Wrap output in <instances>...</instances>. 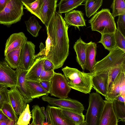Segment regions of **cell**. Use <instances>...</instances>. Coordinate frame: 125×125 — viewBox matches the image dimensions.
<instances>
[{"instance_id":"cell-37","label":"cell","mask_w":125,"mask_h":125,"mask_svg":"<svg viewBox=\"0 0 125 125\" xmlns=\"http://www.w3.org/2000/svg\"><path fill=\"white\" fill-rule=\"evenodd\" d=\"M115 47L125 52V37L117 29L114 33Z\"/></svg>"},{"instance_id":"cell-28","label":"cell","mask_w":125,"mask_h":125,"mask_svg":"<svg viewBox=\"0 0 125 125\" xmlns=\"http://www.w3.org/2000/svg\"><path fill=\"white\" fill-rule=\"evenodd\" d=\"M103 0H86L84 5L86 16L89 18L95 14L102 6Z\"/></svg>"},{"instance_id":"cell-19","label":"cell","mask_w":125,"mask_h":125,"mask_svg":"<svg viewBox=\"0 0 125 125\" xmlns=\"http://www.w3.org/2000/svg\"><path fill=\"white\" fill-rule=\"evenodd\" d=\"M108 73L95 74L92 79L93 87L96 92L105 97L108 89Z\"/></svg>"},{"instance_id":"cell-32","label":"cell","mask_w":125,"mask_h":125,"mask_svg":"<svg viewBox=\"0 0 125 125\" xmlns=\"http://www.w3.org/2000/svg\"><path fill=\"white\" fill-rule=\"evenodd\" d=\"M112 15L114 17L125 14V3L124 0H113L111 5Z\"/></svg>"},{"instance_id":"cell-23","label":"cell","mask_w":125,"mask_h":125,"mask_svg":"<svg viewBox=\"0 0 125 125\" xmlns=\"http://www.w3.org/2000/svg\"><path fill=\"white\" fill-rule=\"evenodd\" d=\"M23 45L11 51L5 56V61L12 69H16L19 67L21 49Z\"/></svg>"},{"instance_id":"cell-21","label":"cell","mask_w":125,"mask_h":125,"mask_svg":"<svg viewBox=\"0 0 125 125\" xmlns=\"http://www.w3.org/2000/svg\"><path fill=\"white\" fill-rule=\"evenodd\" d=\"M45 59L44 58H36L34 64L25 75V80L39 82L40 76Z\"/></svg>"},{"instance_id":"cell-7","label":"cell","mask_w":125,"mask_h":125,"mask_svg":"<svg viewBox=\"0 0 125 125\" xmlns=\"http://www.w3.org/2000/svg\"><path fill=\"white\" fill-rule=\"evenodd\" d=\"M71 88L64 75L55 72L51 80L49 94L58 98H66Z\"/></svg>"},{"instance_id":"cell-45","label":"cell","mask_w":125,"mask_h":125,"mask_svg":"<svg viewBox=\"0 0 125 125\" xmlns=\"http://www.w3.org/2000/svg\"><path fill=\"white\" fill-rule=\"evenodd\" d=\"M9 118L3 113L2 110H0V120H7Z\"/></svg>"},{"instance_id":"cell-17","label":"cell","mask_w":125,"mask_h":125,"mask_svg":"<svg viewBox=\"0 0 125 125\" xmlns=\"http://www.w3.org/2000/svg\"><path fill=\"white\" fill-rule=\"evenodd\" d=\"M27 41V38L22 32L11 34L6 43L4 55L18 47L22 45Z\"/></svg>"},{"instance_id":"cell-38","label":"cell","mask_w":125,"mask_h":125,"mask_svg":"<svg viewBox=\"0 0 125 125\" xmlns=\"http://www.w3.org/2000/svg\"><path fill=\"white\" fill-rule=\"evenodd\" d=\"M7 87H5L0 90V110L3 104L6 103H9L8 91Z\"/></svg>"},{"instance_id":"cell-27","label":"cell","mask_w":125,"mask_h":125,"mask_svg":"<svg viewBox=\"0 0 125 125\" xmlns=\"http://www.w3.org/2000/svg\"><path fill=\"white\" fill-rule=\"evenodd\" d=\"M31 111L32 121L30 125H42L45 122V116L39 106L35 105L32 107Z\"/></svg>"},{"instance_id":"cell-10","label":"cell","mask_w":125,"mask_h":125,"mask_svg":"<svg viewBox=\"0 0 125 125\" xmlns=\"http://www.w3.org/2000/svg\"><path fill=\"white\" fill-rule=\"evenodd\" d=\"M35 45L31 42L27 41L21 49L19 67L29 70L34 64L36 58Z\"/></svg>"},{"instance_id":"cell-35","label":"cell","mask_w":125,"mask_h":125,"mask_svg":"<svg viewBox=\"0 0 125 125\" xmlns=\"http://www.w3.org/2000/svg\"><path fill=\"white\" fill-rule=\"evenodd\" d=\"M121 72H125V64L118 65L112 68L109 71L108 73V89L110 84Z\"/></svg>"},{"instance_id":"cell-36","label":"cell","mask_w":125,"mask_h":125,"mask_svg":"<svg viewBox=\"0 0 125 125\" xmlns=\"http://www.w3.org/2000/svg\"><path fill=\"white\" fill-rule=\"evenodd\" d=\"M1 110L9 119L17 122L18 116L16 113L10 103H4Z\"/></svg>"},{"instance_id":"cell-12","label":"cell","mask_w":125,"mask_h":125,"mask_svg":"<svg viewBox=\"0 0 125 125\" xmlns=\"http://www.w3.org/2000/svg\"><path fill=\"white\" fill-rule=\"evenodd\" d=\"M17 80L16 70H13L5 61L0 62V84L11 88L16 86Z\"/></svg>"},{"instance_id":"cell-34","label":"cell","mask_w":125,"mask_h":125,"mask_svg":"<svg viewBox=\"0 0 125 125\" xmlns=\"http://www.w3.org/2000/svg\"><path fill=\"white\" fill-rule=\"evenodd\" d=\"M31 118L29 105L27 104L26 106L22 113L19 115L16 125H28Z\"/></svg>"},{"instance_id":"cell-24","label":"cell","mask_w":125,"mask_h":125,"mask_svg":"<svg viewBox=\"0 0 125 125\" xmlns=\"http://www.w3.org/2000/svg\"><path fill=\"white\" fill-rule=\"evenodd\" d=\"M26 82L28 91L33 99L49 94L39 82L26 80Z\"/></svg>"},{"instance_id":"cell-39","label":"cell","mask_w":125,"mask_h":125,"mask_svg":"<svg viewBox=\"0 0 125 125\" xmlns=\"http://www.w3.org/2000/svg\"><path fill=\"white\" fill-rule=\"evenodd\" d=\"M117 29L125 37V14L118 16Z\"/></svg>"},{"instance_id":"cell-46","label":"cell","mask_w":125,"mask_h":125,"mask_svg":"<svg viewBox=\"0 0 125 125\" xmlns=\"http://www.w3.org/2000/svg\"><path fill=\"white\" fill-rule=\"evenodd\" d=\"M24 4H27L31 3L33 2L36 0H20Z\"/></svg>"},{"instance_id":"cell-1","label":"cell","mask_w":125,"mask_h":125,"mask_svg":"<svg viewBox=\"0 0 125 125\" xmlns=\"http://www.w3.org/2000/svg\"><path fill=\"white\" fill-rule=\"evenodd\" d=\"M68 26L61 14L56 11L46 27L47 37L45 46L42 42L35 58L48 59L53 64L54 70L62 67L69 53Z\"/></svg>"},{"instance_id":"cell-29","label":"cell","mask_w":125,"mask_h":125,"mask_svg":"<svg viewBox=\"0 0 125 125\" xmlns=\"http://www.w3.org/2000/svg\"><path fill=\"white\" fill-rule=\"evenodd\" d=\"M98 42L102 43L105 49L110 51L116 47L114 33L101 34L100 40Z\"/></svg>"},{"instance_id":"cell-15","label":"cell","mask_w":125,"mask_h":125,"mask_svg":"<svg viewBox=\"0 0 125 125\" xmlns=\"http://www.w3.org/2000/svg\"><path fill=\"white\" fill-rule=\"evenodd\" d=\"M17 75V80L16 87L23 96L26 103L33 101L32 99L27 86L25 75L28 70H26L18 67L16 69Z\"/></svg>"},{"instance_id":"cell-16","label":"cell","mask_w":125,"mask_h":125,"mask_svg":"<svg viewBox=\"0 0 125 125\" xmlns=\"http://www.w3.org/2000/svg\"><path fill=\"white\" fill-rule=\"evenodd\" d=\"M58 0H42L41 9V20L46 27L54 13L56 11Z\"/></svg>"},{"instance_id":"cell-33","label":"cell","mask_w":125,"mask_h":125,"mask_svg":"<svg viewBox=\"0 0 125 125\" xmlns=\"http://www.w3.org/2000/svg\"><path fill=\"white\" fill-rule=\"evenodd\" d=\"M113 107L118 119L123 122H125V103L116 100H114Z\"/></svg>"},{"instance_id":"cell-14","label":"cell","mask_w":125,"mask_h":125,"mask_svg":"<svg viewBox=\"0 0 125 125\" xmlns=\"http://www.w3.org/2000/svg\"><path fill=\"white\" fill-rule=\"evenodd\" d=\"M114 101L104 100V105L99 125H117L119 119L113 107Z\"/></svg>"},{"instance_id":"cell-43","label":"cell","mask_w":125,"mask_h":125,"mask_svg":"<svg viewBox=\"0 0 125 125\" xmlns=\"http://www.w3.org/2000/svg\"><path fill=\"white\" fill-rule=\"evenodd\" d=\"M10 0H0V12L4 9Z\"/></svg>"},{"instance_id":"cell-40","label":"cell","mask_w":125,"mask_h":125,"mask_svg":"<svg viewBox=\"0 0 125 125\" xmlns=\"http://www.w3.org/2000/svg\"><path fill=\"white\" fill-rule=\"evenodd\" d=\"M54 72L53 69L45 70L43 66L40 76V80L51 81Z\"/></svg>"},{"instance_id":"cell-26","label":"cell","mask_w":125,"mask_h":125,"mask_svg":"<svg viewBox=\"0 0 125 125\" xmlns=\"http://www.w3.org/2000/svg\"><path fill=\"white\" fill-rule=\"evenodd\" d=\"M60 108L64 115L72 121L75 125H85V116L83 113H80L66 108Z\"/></svg>"},{"instance_id":"cell-47","label":"cell","mask_w":125,"mask_h":125,"mask_svg":"<svg viewBox=\"0 0 125 125\" xmlns=\"http://www.w3.org/2000/svg\"><path fill=\"white\" fill-rule=\"evenodd\" d=\"M10 120L9 119L5 120H0V125H8Z\"/></svg>"},{"instance_id":"cell-49","label":"cell","mask_w":125,"mask_h":125,"mask_svg":"<svg viewBox=\"0 0 125 125\" xmlns=\"http://www.w3.org/2000/svg\"><path fill=\"white\" fill-rule=\"evenodd\" d=\"M8 87V86L4 84H0V90L2 89L3 88L5 87Z\"/></svg>"},{"instance_id":"cell-22","label":"cell","mask_w":125,"mask_h":125,"mask_svg":"<svg viewBox=\"0 0 125 125\" xmlns=\"http://www.w3.org/2000/svg\"><path fill=\"white\" fill-rule=\"evenodd\" d=\"M88 43L86 49L85 67V69L91 73L93 71L94 66L97 62L95 60L97 45L92 41Z\"/></svg>"},{"instance_id":"cell-48","label":"cell","mask_w":125,"mask_h":125,"mask_svg":"<svg viewBox=\"0 0 125 125\" xmlns=\"http://www.w3.org/2000/svg\"><path fill=\"white\" fill-rule=\"evenodd\" d=\"M16 123L17 122L10 120L9 122L8 125H16Z\"/></svg>"},{"instance_id":"cell-9","label":"cell","mask_w":125,"mask_h":125,"mask_svg":"<svg viewBox=\"0 0 125 125\" xmlns=\"http://www.w3.org/2000/svg\"><path fill=\"white\" fill-rule=\"evenodd\" d=\"M46 113L48 125H75L71 121L66 117L61 108L58 107L48 105Z\"/></svg>"},{"instance_id":"cell-42","label":"cell","mask_w":125,"mask_h":125,"mask_svg":"<svg viewBox=\"0 0 125 125\" xmlns=\"http://www.w3.org/2000/svg\"><path fill=\"white\" fill-rule=\"evenodd\" d=\"M43 67L44 69L46 71L54 70V66L52 63L50 61L47 59H45L44 61Z\"/></svg>"},{"instance_id":"cell-13","label":"cell","mask_w":125,"mask_h":125,"mask_svg":"<svg viewBox=\"0 0 125 125\" xmlns=\"http://www.w3.org/2000/svg\"><path fill=\"white\" fill-rule=\"evenodd\" d=\"M8 94L10 104L16 113L19 116L26 108V103L16 86L11 88Z\"/></svg>"},{"instance_id":"cell-5","label":"cell","mask_w":125,"mask_h":125,"mask_svg":"<svg viewBox=\"0 0 125 125\" xmlns=\"http://www.w3.org/2000/svg\"><path fill=\"white\" fill-rule=\"evenodd\" d=\"M104 105V100L100 94L96 92L89 94L85 125H99Z\"/></svg>"},{"instance_id":"cell-30","label":"cell","mask_w":125,"mask_h":125,"mask_svg":"<svg viewBox=\"0 0 125 125\" xmlns=\"http://www.w3.org/2000/svg\"><path fill=\"white\" fill-rule=\"evenodd\" d=\"M25 23L27 31L33 37H37L42 26L35 17L34 16L30 17L28 21H25Z\"/></svg>"},{"instance_id":"cell-3","label":"cell","mask_w":125,"mask_h":125,"mask_svg":"<svg viewBox=\"0 0 125 125\" xmlns=\"http://www.w3.org/2000/svg\"><path fill=\"white\" fill-rule=\"evenodd\" d=\"M92 31L101 34L114 33L117 29L114 17L108 9H102L89 21Z\"/></svg>"},{"instance_id":"cell-11","label":"cell","mask_w":125,"mask_h":125,"mask_svg":"<svg viewBox=\"0 0 125 125\" xmlns=\"http://www.w3.org/2000/svg\"><path fill=\"white\" fill-rule=\"evenodd\" d=\"M119 95L125 96V72L118 74L110 85L104 97L107 100L114 101Z\"/></svg>"},{"instance_id":"cell-2","label":"cell","mask_w":125,"mask_h":125,"mask_svg":"<svg viewBox=\"0 0 125 125\" xmlns=\"http://www.w3.org/2000/svg\"><path fill=\"white\" fill-rule=\"evenodd\" d=\"M62 70L69 87L85 94L89 93L93 88L94 73H86L78 69L66 66Z\"/></svg>"},{"instance_id":"cell-44","label":"cell","mask_w":125,"mask_h":125,"mask_svg":"<svg viewBox=\"0 0 125 125\" xmlns=\"http://www.w3.org/2000/svg\"><path fill=\"white\" fill-rule=\"evenodd\" d=\"M115 100H116L118 101L125 103V96L122 95H119L117 96Z\"/></svg>"},{"instance_id":"cell-25","label":"cell","mask_w":125,"mask_h":125,"mask_svg":"<svg viewBox=\"0 0 125 125\" xmlns=\"http://www.w3.org/2000/svg\"><path fill=\"white\" fill-rule=\"evenodd\" d=\"M85 0H61L58 5V13H65L81 5Z\"/></svg>"},{"instance_id":"cell-8","label":"cell","mask_w":125,"mask_h":125,"mask_svg":"<svg viewBox=\"0 0 125 125\" xmlns=\"http://www.w3.org/2000/svg\"><path fill=\"white\" fill-rule=\"evenodd\" d=\"M42 100L53 106L66 108L80 113H83L84 107L79 101L70 98H56L48 95L42 96Z\"/></svg>"},{"instance_id":"cell-41","label":"cell","mask_w":125,"mask_h":125,"mask_svg":"<svg viewBox=\"0 0 125 125\" xmlns=\"http://www.w3.org/2000/svg\"><path fill=\"white\" fill-rule=\"evenodd\" d=\"M39 82L46 92L49 94L51 81L40 80Z\"/></svg>"},{"instance_id":"cell-4","label":"cell","mask_w":125,"mask_h":125,"mask_svg":"<svg viewBox=\"0 0 125 125\" xmlns=\"http://www.w3.org/2000/svg\"><path fill=\"white\" fill-rule=\"evenodd\" d=\"M101 60L97 62L93 71L95 74L108 73L112 68L125 64V52L115 47Z\"/></svg>"},{"instance_id":"cell-31","label":"cell","mask_w":125,"mask_h":125,"mask_svg":"<svg viewBox=\"0 0 125 125\" xmlns=\"http://www.w3.org/2000/svg\"><path fill=\"white\" fill-rule=\"evenodd\" d=\"M42 0H36L33 2L27 4H23L25 8L41 20V9L42 5Z\"/></svg>"},{"instance_id":"cell-18","label":"cell","mask_w":125,"mask_h":125,"mask_svg":"<svg viewBox=\"0 0 125 125\" xmlns=\"http://www.w3.org/2000/svg\"><path fill=\"white\" fill-rule=\"evenodd\" d=\"M64 19L68 26H73L78 29L80 27L86 26L83 14L81 11L72 10L65 13Z\"/></svg>"},{"instance_id":"cell-20","label":"cell","mask_w":125,"mask_h":125,"mask_svg":"<svg viewBox=\"0 0 125 125\" xmlns=\"http://www.w3.org/2000/svg\"><path fill=\"white\" fill-rule=\"evenodd\" d=\"M88 44V43L83 41L80 37L75 42L73 47L76 54V61L83 71L85 69L86 49Z\"/></svg>"},{"instance_id":"cell-6","label":"cell","mask_w":125,"mask_h":125,"mask_svg":"<svg viewBox=\"0 0 125 125\" xmlns=\"http://www.w3.org/2000/svg\"><path fill=\"white\" fill-rule=\"evenodd\" d=\"M23 6L20 0H10L0 12V24L9 26L20 21L24 14Z\"/></svg>"}]
</instances>
